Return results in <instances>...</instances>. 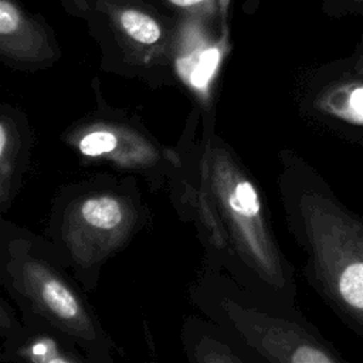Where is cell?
Returning <instances> with one entry per match:
<instances>
[{
	"mask_svg": "<svg viewBox=\"0 0 363 363\" xmlns=\"http://www.w3.org/2000/svg\"><path fill=\"white\" fill-rule=\"evenodd\" d=\"M295 170L292 216L309 254L308 277L336 315L363 337V216L311 167L298 164Z\"/></svg>",
	"mask_w": 363,
	"mask_h": 363,
	"instance_id": "cell-1",
	"label": "cell"
},
{
	"mask_svg": "<svg viewBox=\"0 0 363 363\" xmlns=\"http://www.w3.org/2000/svg\"><path fill=\"white\" fill-rule=\"evenodd\" d=\"M303 109L339 139L363 147V72L352 60L325 71L311 84Z\"/></svg>",
	"mask_w": 363,
	"mask_h": 363,
	"instance_id": "cell-2",
	"label": "cell"
},
{
	"mask_svg": "<svg viewBox=\"0 0 363 363\" xmlns=\"http://www.w3.org/2000/svg\"><path fill=\"white\" fill-rule=\"evenodd\" d=\"M84 221L98 230H113L123 221L125 211L115 197L96 196L85 200L81 206Z\"/></svg>",
	"mask_w": 363,
	"mask_h": 363,
	"instance_id": "cell-3",
	"label": "cell"
},
{
	"mask_svg": "<svg viewBox=\"0 0 363 363\" xmlns=\"http://www.w3.org/2000/svg\"><path fill=\"white\" fill-rule=\"evenodd\" d=\"M38 294L44 305L57 316L67 320L81 318V308L72 292L60 281L45 277L41 278Z\"/></svg>",
	"mask_w": 363,
	"mask_h": 363,
	"instance_id": "cell-4",
	"label": "cell"
},
{
	"mask_svg": "<svg viewBox=\"0 0 363 363\" xmlns=\"http://www.w3.org/2000/svg\"><path fill=\"white\" fill-rule=\"evenodd\" d=\"M230 211L234 217L242 223L258 220L261 211V203L255 187L244 177H237L231 186L228 196L225 197Z\"/></svg>",
	"mask_w": 363,
	"mask_h": 363,
	"instance_id": "cell-5",
	"label": "cell"
},
{
	"mask_svg": "<svg viewBox=\"0 0 363 363\" xmlns=\"http://www.w3.org/2000/svg\"><path fill=\"white\" fill-rule=\"evenodd\" d=\"M123 31L140 44H155L160 35V26L149 14L139 10H125L119 17Z\"/></svg>",
	"mask_w": 363,
	"mask_h": 363,
	"instance_id": "cell-6",
	"label": "cell"
},
{
	"mask_svg": "<svg viewBox=\"0 0 363 363\" xmlns=\"http://www.w3.org/2000/svg\"><path fill=\"white\" fill-rule=\"evenodd\" d=\"M116 136L108 130H92L79 140V150L88 157H96L113 152Z\"/></svg>",
	"mask_w": 363,
	"mask_h": 363,
	"instance_id": "cell-7",
	"label": "cell"
},
{
	"mask_svg": "<svg viewBox=\"0 0 363 363\" xmlns=\"http://www.w3.org/2000/svg\"><path fill=\"white\" fill-rule=\"evenodd\" d=\"M353 65L356 67V69H359L360 72H363V45L357 50V52L352 57Z\"/></svg>",
	"mask_w": 363,
	"mask_h": 363,
	"instance_id": "cell-8",
	"label": "cell"
},
{
	"mask_svg": "<svg viewBox=\"0 0 363 363\" xmlns=\"http://www.w3.org/2000/svg\"><path fill=\"white\" fill-rule=\"evenodd\" d=\"M173 4L176 6H182V7H189V6H194L201 3L203 0H170Z\"/></svg>",
	"mask_w": 363,
	"mask_h": 363,
	"instance_id": "cell-9",
	"label": "cell"
},
{
	"mask_svg": "<svg viewBox=\"0 0 363 363\" xmlns=\"http://www.w3.org/2000/svg\"><path fill=\"white\" fill-rule=\"evenodd\" d=\"M354 1H363V0H354Z\"/></svg>",
	"mask_w": 363,
	"mask_h": 363,
	"instance_id": "cell-10",
	"label": "cell"
}]
</instances>
